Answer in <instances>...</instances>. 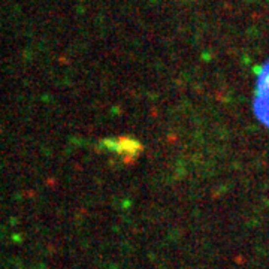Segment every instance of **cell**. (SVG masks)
Returning a JSON list of instances; mask_svg holds the SVG:
<instances>
[{
  "instance_id": "6da1fadb",
  "label": "cell",
  "mask_w": 269,
  "mask_h": 269,
  "mask_svg": "<svg viewBox=\"0 0 269 269\" xmlns=\"http://www.w3.org/2000/svg\"><path fill=\"white\" fill-rule=\"evenodd\" d=\"M256 117L269 129V63L260 70L254 99Z\"/></svg>"
}]
</instances>
